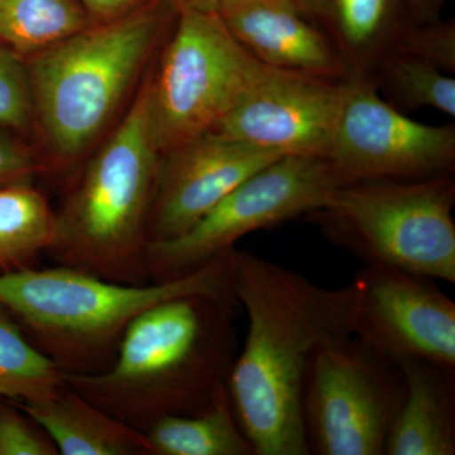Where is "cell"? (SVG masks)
Returning <instances> with one entry per match:
<instances>
[{
    "mask_svg": "<svg viewBox=\"0 0 455 455\" xmlns=\"http://www.w3.org/2000/svg\"><path fill=\"white\" fill-rule=\"evenodd\" d=\"M236 300L248 316L227 390L253 455H309L302 392L314 355L353 335L355 292L326 289L252 253L233 254Z\"/></svg>",
    "mask_w": 455,
    "mask_h": 455,
    "instance_id": "6da1fadb",
    "label": "cell"
},
{
    "mask_svg": "<svg viewBox=\"0 0 455 455\" xmlns=\"http://www.w3.org/2000/svg\"><path fill=\"white\" fill-rule=\"evenodd\" d=\"M236 299L188 295L160 302L125 329L113 363L62 372L68 387L132 429L166 416L196 415L226 395L238 340Z\"/></svg>",
    "mask_w": 455,
    "mask_h": 455,
    "instance_id": "7a4b0ae2",
    "label": "cell"
},
{
    "mask_svg": "<svg viewBox=\"0 0 455 455\" xmlns=\"http://www.w3.org/2000/svg\"><path fill=\"white\" fill-rule=\"evenodd\" d=\"M235 251L179 280L146 284L60 265L0 274V305L61 372L98 373L113 363L125 329L149 307L199 293L236 299Z\"/></svg>",
    "mask_w": 455,
    "mask_h": 455,
    "instance_id": "3957f363",
    "label": "cell"
},
{
    "mask_svg": "<svg viewBox=\"0 0 455 455\" xmlns=\"http://www.w3.org/2000/svg\"><path fill=\"white\" fill-rule=\"evenodd\" d=\"M164 23L152 0L27 57L44 169H73L94 151L161 44Z\"/></svg>",
    "mask_w": 455,
    "mask_h": 455,
    "instance_id": "277c9868",
    "label": "cell"
},
{
    "mask_svg": "<svg viewBox=\"0 0 455 455\" xmlns=\"http://www.w3.org/2000/svg\"><path fill=\"white\" fill-rule=\"evenodd\" d=\"M160 157L143 85L116 131L88 156L55 212L47 256L113 283H148V218Z\"/></svg>",
    "mask_w": 455,
    "mask_h": 455,
    "instance_id": "5b68a950",
    "label": "cell"
},
{
    "mask_svg": "<svg viewBox=\"0 0 455 455\" xmlns=\"http://www.w3.org/2000/svg\"><path fill=\"white\" fill-rule=\"evenodd\" d=\"M454 175L358 181L334 188L304 220L364 266L455 283Z\"/></svg>",
    "mask_w": 455,
    "mask_h": 455,
    "instance_id": "8992f818",
    "label": "cell"
},
{
    "mask_svg": "<svg viewBox=\"0 0 455 455\" xmlns=\"http://www.w3.org/2000/svg\"><path fill=\"white\" fill-rule=\"evenodd\" d=\"M175 2V28L145 84L149 133L160 155L214 130L269 68L218 14Z\"/></svg>",
    "mask_w": 455,
    "mask_h": 455,
    "instance_id": "52a82bcc",
    "label": "cell"
},
{
    "mask_svg": "<svg viewBox=\"0 0 455 455\" xmlns=\"http://www.w3.org/2000/svg\"><path fill=\"white\" fill-rule=\"evenodd\" d=\"M339 185L323 158H277L228 194L184 235L149 243L147 277L164 283L188 276L235 251L244 235L316 211Z\"/></svg>",
    "mask_w": 455,
    "mask_h": 455,
    "instance_id": "ba28073f",
    "label": "cell"
},
{
    "mask_svg": "<svg viewBox=\"0 0 455 455\" xmlns=\"http://www.w3.org/2000/svg\"><path fill=\"white\" fill-rule=\"evenodd\" d=\"M405 394L400 364L355 335L323 347L302 392L310 454L385 455Z\"/></svg>",
    "mask_w": 455,
    "mask_h": 455,
    "instance_id": "9c48e42d",
    "label": "cell"
},
{
    "mask_svg": "<svg viewBox=\"0 0 455 455\" xmlns=\"http://www.w3.org/2000/svg\"><path fill=\"white\" fill-rule=\"evenodd\" d=\"M349 89L325 160L341 184L454 175L455 125H429L388 104L371 80Z\"/></svg>",
    "mask_w": 455,
    "mask_h": 455,
    "instance_id": "30bf717a",
    "label": "cell"
},
{
    "mask_svg": "<svg viewBox=\"0 0 455 455\" xmlns=\"http://www.w3.org/2000/svg\"><path fill=\"white\" fill-rule=\"evenodd\" d=\"M353 335L400 364L455 371V304L430 278L364 266L352 281Z\"/></svg>",
    "mask_w": 455,
    "mask_h": 455,
    "instance_id": "8fae6325",
    "label": "cell"
},
{
    "mask_svg": "<svg viewBox=\"0 0 455 455\" xmlns=\"http://www.w3.org/2000/svg\"><path fill=\"white\" fill-rule=\"evenodd\" d=\"M348 80L269 68L212 132L280 156L325 160Z\"/></svg>",
    "mask_w": 455,
    "mask_h": 455,
    "instance_id": "7c38bea8",
    "label": "cell"
},
{
    "mask_svg": "<svg viewBox=\"0 0 455 455\" xmlns=\"http://www.w3.org/2000/svg\"><path fill=\"white\" fill-rule=\"evenodd\" d=\"M283 157L208 132L161 155L148 218V241H169L259 170Z\"/></svg>",
    "mask_w": 455,
    "mask_h": 455,
    "instance_id": "4fadbf2b",
    "label": "cell"
},
{
    "mask_svg": "<svg viewBox=\"0 0 455 455\" xmlns=\"http://www.w3.org/2000/svg\"><path fill=\"white\" fill-rule=\"evenodd\" d=\"M218 16L235 40L268 68L348 80L333 42L295 0H241Z\"/></svg>",
    "mask_w": 455,
    "mask_h": 455,
    "instance_id": "5bb4252c",
    "label": "cell"
},
{
    "mask_svg": "<svg viewBox=\"0 0 455 455\" xmlns=\"http://www.w3.org/2000/svg\"><path fill=\"white\" fill-rule=\"evenodd\" d=\"M333 42L348 80H372L412 23L405 0H295Z\"/></svg>",
    "mask_w": 455,
    "mask_h": 455,
    "instance_id": "9a60e30c",
    "label": "cell"
},
{
    "mask_svg": "<svg viewBox=\"0 0 455 455\" xmlns=\"http://www.w3.org/2000/svg\"><path fill=\"white\" fill-rule=\"evenodd\" d=\"M406 394L385 455L455 454V371L421 361L400 363Z\"/></svg>",
    "mask_w": 455,
    "mask_h": 455,
    "instance_id": "2e32d148",
    "label": "cell"
},
{
    "mask_svg": "<svg viewBox=\"0 0 455 455\" xmlns=\"http://www.w3.org/2000/svg\"><path fill=\"white\" fill-rule=\"evenodd\" d=\"M13 403L46 431L59 454L151 455L145 434L92 405L66 383L52 396Z\"/></svg>",
    "mask_w": 455,
    "mask_h": 455,
    "instance_id": "e0dca14e",
    "label": "cell"
},
{
    "mask_svg": "<svg viewBox=\"0 0 455 455\" xmlns=\"http://www.w3.org/2000/svg\"><path fill=\"white\" fill-rule=\"evenodd\" d=\"M145 435L151 455H253L228 392L200 414L160 419Z\"/></svg>",
    "mask_w": 455,
    "mask_h": 455,
    "instance_id": "ac0fdd59",
    "label": "cell"
},
{
    "mask_svg": "<svg viewBox=\"0 0 455 455\" xmlns=\"http://www.w3.org/2000/svg\"><path fill=\"white\" fill-rule=\"evenodd\" d=\"M53 230L55 212L32 184L0 188V274L36 267Z\"/></svg>",
    "mask_w": 455,
    "mask_h": 455,
    "instance_id": "d6986e66",
    "label": "cell"
},
{
    "mask_svg": "<svg viewBox=\"0 0 455 455\" xmlns=\"http://www.w3.org/2000/svg\"><path fill=\"white\" fill-rule=\"evenodd\" d=\"M90 25L79 0H0V41L25 59Z\"/></svg>",
    "mask_w": 455,
    "mask_h": 455,
    "instance_id": "ffe728a7",
    "label": "cell"
},
{
    "mask_svg": "<svg viewBox=\"0 0 455 455\" xmlns=\"http://www.w3.org/2000/svg\"><path fill=\"white\" fill-rule=\"evenodd\" d=\"M377 92L400 112L433 108L455 116V79L435 66L403 51H395L377 66Z\"/></svg>",
    "mask_w": 455,
    "mask_h": 455,
    "instance_id": "44dd1931",
    "label": "cell"
},
{
    "mask_svg": "<svg viewBox=\"0 0 455 455\" xmlns=\"http://www.w3.org/2000/svg\"><path fill=\"white\" fill-rule=\"evenodd\" d=\"M64 385L60 368L0 305V398L13 403L42 400L57 394Z\"/></svg>",
    "mask_w": 455,
    "mask_h": 455,
    "instance_id": "7402d4cb",
    "label": "cell"
},
{
    "mask_svg": "<svg viewBox=\"0 0 455 455\" xmlns=\"http://www.w3.org/2000/svg\"><path fill=\"white\" fill-rule=\"evenodd\" d=\"M0 127L27 132L35 127L33 98L25 57L0 41Z\"/></svg>",
    "mask_w": 455,
    "mask_h": 455,
    "instance_id": "603a6c76",
    "label": "cell"
},
{
    "mask_svg": "<svg viewBox=\"0 0 455 455\" xmlns=\"http://www.w3.org/2000/svg\"><path fill=\"white\" fill-rule=\"evenodd\" d=\"M396 51L418 57L443 73L455 74L454 20L410 23L401 36Z\"/></svg>",
    "mask_w": 455,
    "mask_h": 455,
    "instance_id": "cb8c5ba5",
    "label": "cell"
},
{
    "mask_svg": "<svg viewBox=\"0 0 455 455\" xmlns=\"http://www.w3.org/2000/svg\"><path fill=\"white\" fill-rule=\"evenodd\" d=\"M57 454L55 444L40 425L16 403H0V455Z\"/></svg>",
    "mask_w": 455,
    "mask_h": 455,
    "instance_id": "d4e9b609",
    "label": "cell"
},
{
    "mask_svg": "<svg viewBox=\"0 0 455 455\" xmlns=\"http://www.w3.org/2000/svg\"><path fill=\"white\" fill-rule=\"evenodd\" d=\"M44 171L41 157L13 136V132L0 127V188L33 184Z\"/></svg>",
    "mask_w": 455,
    "mask_h": 455,
    "instance_id": "484cf974",
    "label": "cell"
},
{
    "mask_svg": "<svg viewBox=\"0 0 455 455\" xmlns=\"http://www.w3.org/2000/svg\"><path fill=\"white\" fill-rule=\"evenodd\" d=\"M92 23H104L127 16L152 0H79Z\"/></svg>",
    "mask_w": 455,
    "mask_h": 455,
    "instance_id": "4316f807",
    "label": "cell"
},
{
    "mask_svg": "<svg viewBox=\"0 0 455 455\" xmlns=\"http://www.w3.org/2000/svg\"><path fill=\"white\" fill-rule=\"evenodd\" d=\"M410 17L414 23H429L439 20L444 0H405Z\"/></svg>",
    "mask_w": 455,
    "mask_h": 455,
    "instance_id": "83f0119b",
    "label": "cell"
},
{
    "mask_svg": "<svg viewBox=\"0 0 455 455\" xmlns=\"http://www.w3.org/2000/svg\"><path fill=\"white\" fill-rule=\"evenodd\" d=\"M178 2L208 13L220 14L241 0H178Z\"/></svg>",
    "mask_w": 455,
    "mask_h": 455,
    "instance_id": "f1b7e54d",
    "label": "cell"
}]
</instances>
